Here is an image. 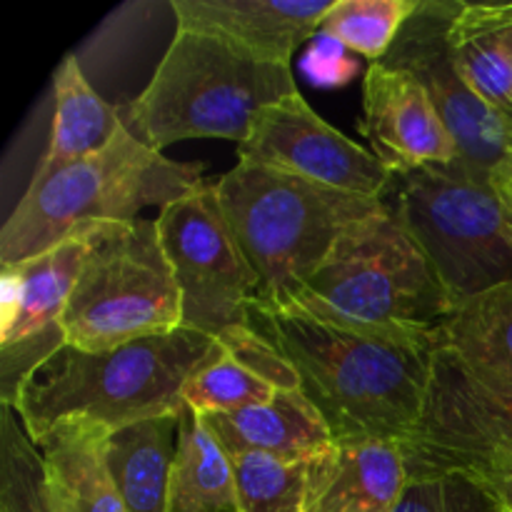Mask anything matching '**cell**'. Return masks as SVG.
I'll use <instances>...</instances> for the list:
<instances>
[{
	"label": "cell",
	"mask_w": 512,
	"mask_h": 512,
	"mask_svg": "<svg viewBox=\"0 0 512 512\" xmlns=\"http://www.w3.org/2000/svg\"><path fill=\"white\" fill-rule=\"evenodd\" d=\"M303 73L308 75L310 83L323 85V88H338L358 75V63L350 58L343 45L318 33L303 58Z\"/></svg>",
	"instance_id": "f546056e"
},
{
	"label": "cell",
	"mask_w": 512,
	"mask_h": 512,
	"mask_svg": "<svg viewBox=\"0 0 512 512\" xmlns=\"http://www.w3.org/2000/svg\"><path fill=\"white\" fill-rule=\"evenodd\" d=\"M333 0H173L178 28L213 33L263 60L290 65L320 33Z\"/></svg>",
	"instance_id": "9a60e30c"
},
{
	"label": "cell",
	"mask_w": 512,
	"mask_h": 512,
	"mask_svg": "<svg viewBox=\"0 0 512 512\" xmlns=\"http://www.w3.org/2000/svg\"><path fill=\"white\" fill-rule=\"evenodd\" d=\"M0 512H70L13 405L0 413Z\"/></svg>",
	"instance_id": "cb8c5ba5"
},
{
	"label": "cell",
	"mask_w": 512,
	"mask_h": 512,
	"mask_svg": "<svg viewBox=\"0 0 512 512\" xmlns=\"http://www.w3.org/2000/svg\"><path fill=\"white\" fill-rule=\"evenodd\" d=\"M105 438L103 428L65 423L35 443L70 512H128L105 463Z\"/></svg>",
	"instance_id": "44dd1931"
},
{
	"label": "cell",
	"mask_w": 512,
	"mask_h": 512,
	"mask_svg": "<svg viewBox=\"0 0 512 512\" xmlns=\"http://www.w3.org/2000/svg\"><path fill=\"white\" fill-rule=\"evenodd\" d=\"M240 512H305L310 488V460L278 458L268 453L230 455Z\"/></svg>",
	"instance_id": "484cf974"
},
{
	"label": "cell",
	"mask_w": 512,
	"mask_h": 512,
	"mask_svg": "<svg viewBox=\"0 0 512 512\" xmlns=\"http://www.w3.org/2000/svg\"><path fill=\"white\" fill-rule=\"evenodd\" d=\"M408 483L400 443H335L310 460L305 512H393Z\"/></svg>",
	"instance_id": "2e32d148"
},
{
	"label": "cell",
	"mask_w": 512,
	"mask_h": 512,
	"mask_svg": "<svg viewBox=\"0 0 512 512\" xmlns=\"http://www.w3.org/2000/svg\"><path fill=\"white\" fill-rule=\"evenodd\" d=\"M455 60L488 105L512 108V3H460L450 25Z\"/></svg>",
	"instance_id": "ffe728a7"
},
{
	"label": "cell",
	"mask_w": 512,
	"mask_h": 512,
	"mask_svg": "<svg viewBox=\"0 0 512 512\" xmlns=\"http://www.w3.org/2000/svg\"><path fill=\"white\" fill-rule=\"evenodd\" d=\"M288 308L358 333L405 335L443 330L455 305L385 205L343 230Z\"/></svg>",
	"instance_id": "5b68a950"
},
{
	"label": "cell",
	"mask_w": 512,
	"mask_h": 512,
	"mask_svg": "<svg viewBox=\"0 0 512 512\" xmlns=\"http://www.w3.org/2000/svg\"><path fill=\"white\" fill-rule=\"evenodd\" d=\"M220 355L218 340L190 328L103 353L63 345L25 378L13 408L35 443L65 423L115 433L140 420L183 413L185 383Z\"/></svg>",
	"instance_id": "7a4b0ae2"
},
{
	"label": "cell",
	"mask_w": 512,
	"mask_h": 512,
	"mask_svg": "<svg viewBox=\"0 0 512 512\" xmlns=\"http://www.w3.org/2000/svg\"><path fill=\"white\" fill-rule=\"evenodd\" d=\"M278 390L263 378L230 358L223 350L220 358L200 368L183 388V403L198 415L233 413L273 400Z\"/></svg>",
	"instance_id": "4316f807"
},
{
	"label": "cell",
	"mask_w": 512,
	"mask_h": 512,
	"mask_svg": "<svg viewBox=\"0 0 512 512\" xmlns=\"http://www.w3.org/2000/svg\"><path fill=\"white\" fill-rule=\"evenodd\" d=\"M238 160L378 200H385L395 183L373 150L320 118L300 93L260 110L250 138L238 145Z\"/></svg>",
	"instance_id": "4fadbf2b"
},
{
	"label": "cell",
	"mask_w": 512,
	"mask_h": 512,
	"mask_svg": "<svg viewBox=\"0 0 512 512\" xmlns=\"http://www.w3.org/2000/svg\"><path fill=\"white\" fill-rule=\"evenodd\" d=\"M393 512H500L493 495L463 473L410 480Z\"/></svg>",
	"instance_id": "83f0119b"
},
{
	"label": "cell",
	"mask_w": 512,
	"mask_h": 512,
	"mask_svg": "<svg viewBox=\"0 0 512 512\" xmlns=\"http://www.w3.org/2000/svg\"><path fill=\"white\" fill-rule=\"evenodd\" d=\"M95 228L80 230L45 253L3 265L0 285V385L3 405H15L20 385L65 345L60 318L95 243Z\"/></svg>",
	"instance_id": "7c38bea8"
},
{
	"label": "cell",
	"mask_w": 512,
	"mask_h": 512,
	"mask_svg": "<svg viewBox=\"0 0 512 512\" xmlns=\"http://www.w3.org/2000/svg\"><path fill=\"white\" fill-rule=\"evenodd\" d=\"M168 512H240L233 460L190 408L180 415Z\"/></svg>",
	"instance_id": "7402d4cb"
},
{
	"label": "cell",
	"mask_w": 512,
	"mask_h": 512,
	"mask_svg": "<svg viewBox=\"0 0 512 512\" xmlns=\"http://www.w3.org/2000/svg\"><path fill=\"white\" fill-rule=\"evenodd\" d=\"M250 325L295 368L335 443H405L428 400L443 330L358 333L290 308H250Z\"/></svg>",
	"instance_id": "6da1fadb"
},
{
	"label": "cell",
	"mask_w": 512,
	"mask_h": 512,
	"mask_svg": "<svg viewBox=\"0 0 512 512\" xmlns=\"http://www.w3.org/2000/svg\"><path fill=\"white\" fill-rule=\"evenodd\" d=\"M418 5L420 0H333L320 23V33L350 53L380 63L393 50Z\"/></svg>",
	"instance_id": "d4e9b609"
},
{
	"label": "cell",
	"mask_w": 512,
	"mask_h": 512,
	"mask_svg": "<svg viewBox=\"0 0 512 512\" xmlns=\"http://www.w3.org/2000/svg\"><path fill=\"white\" fill-rule=\"evenodd\" d=\"M458 5V0H420L383 63L405 70L428 90L458 145L455 163L490 183L508 158L512 140L503 113L470 88L455 60L450 25Z\"/></svg>",
	"instance_id": "8fae6325"
},
{
	"label": "cell",
	"mask_w": 512,
	"mask_h": 512,
	"mask_svg": "<svg viewBox=\"0 0 512 512\" xmlns=\"http://www.w3.org/2000/svg\"><path fill=\"white\" fill-rule=\"evenodd\" d=\"M410 480L480 458L512 460V380L440 348L418 428L400 443Z\"/></svg>",
	"instance_id": "30bf717a"
},
{
	"label": "cell",
	"mask_w": 512,
	"mask_h": 512,
	"mask_svg": "<svg viewBox=\"0 0 512 512\" xmlns=\"http://www.w3.org/2000/svg\"><path fill=\"white\" fill-rule=\"evenodd\" d=\"M213 185L258 273L260 298L253 305L263 308H288L343 230L388 205L250 160H238Z\"/></svg>",
	"instance_id": "8992f818"
},
{
	"label": "cell",
	"mask_w": 512,
	"mask_h": 512,
	"mask_svg": "<svg viewBox=\"0 0 512 512\" xmlns=\"http://www.w3.org/2000/svg\"><path fill=\"white\" fill-rule=\"evenodd\" d=\"M450 473H463L473 478L475 483L483 485L498 508L503 512H512V460L510 458H480L470 463L458 465Z\"/></svg>",
	"instance_id": "4dcf8cb0"
},
{
	"label": "cell",
	"mask_w": 512,
	"mask_h": 512,
	"mask_svg": "<svg viewBox=\"0 0 512 512\" xmlns=\"http://www.w3.org/2000/svg\"><path fill=\"white\" fill-rule=\"evenodd\" d=\"M298 93L290 65L258 58L220 35L175 28L148 88L128 105L123 123L158 153L183 140L243 145L260 110Z\"/></svg>",
	"instance_id": "3957f363"
},
{
	"label": "cell",
	"mask_w": 512,
	"mask_h": 512,
	"mask_svg": "<svg viewBox=\"0 0 512 512\" xmlns=\"http://www.w3.org/2000/svg\"><path fill=\"white\" fill-rule=\"evenodd\" d=\"M55 110L50 143L30 183H40L58 170L95 155L113 140L123 118L90 88L78 58L68 55L53 80Z\"/></svg>",
	"instance_id": "d6986e66"
},
{
	"label": "cell",
	"mask_w": 512,
	"mask_h": 512,
	"mask_svg": "<svg viewBox=\"0 0 512 512\" xmlns=\"http://www.w3.org/2000/svg\"><path fill=\"white\" fill-rule=\"evenodd\" d=\"M360 133L395 178L458 160V145L428 90L413 75L383 60L365 70Z\"/></svg>",
	"instance_id": "5bb4252c"
},
{
	"label": "cell",
	"mask_w": 512,
	"mask_h": 512,
	"mask_svg": "<svg viewBox=\"0 0 512 512\" xmlns=\"http://www.w3.org/2000/svg\"><path fill=\"white\" fill-rule=\"evenodd\" d=\"M183 328V298L155 220L100 223L60 318L65 345L90 353Z\"/></svg>",
	"instance_id": "52a82bcc"
},
{
	"label": "cell",
	"mask_w": 512,
	"mask_h": 512,
	"mask_svg": "<svg viewBox=\"0 0 512 512\" xmlns=\"http://www.w3.org/2000/svg\"><path fill=\"white\" fill-rule=\"evenodd\" d=\"M203 185V165L165 158L120 123L103 150L28 185L0 230V263L45 253L90 225L135 223Z\"/></svg>",
	"instance_id": "277c9868"
},
{
	"label": "cell",
	"mask_w": 512,
	"mask_h": 512,
	"mask_svg": "<svg viewBox=\"0 0 512 512\" xmlns=\"http://www.w3.org/2000/svg\"><path fill=\"white\" fill-rule=\"evenodd\" d=\"M503 118H505V125H508V133H510V140H512V108L505 110Z\"/></svg>",
	"instance_id": "d6a6232c"
},
{
	"label": "cell",
	"mask_w": 512,
	"mask_h": 512,
	"mask_svg": "<svg viewBox=\"0 0 512 512\" xmlns=\"http://www.w3.org/2000/svg\"><path fill=\"white\" fill-rule=\"evenodd\" d=\"M155 225L183 298V328L220 338L250 325L260 280L220 208L215 185L205 183L170 203Z\"/></svg>",
	"instance_id": "9c48e42d"
},
{
	"label": "cell",
	"mask_w": 512,
	"mask_h": 512,
	"mask_svg": "<svg viewBox=\"0 0 512 512\" xmlns=\"http://www.w3.org/2000/svg\"><path fill=\"white\" fill-rule=\"evenodd\" d=\"M390 205L458 308L512 283V215L485 180L463 165L398 175Z\"/></svg>",
	"instance_id": "ba28073f"
},
{
	"label": "cell",
	"mask_w": 512,
	"mask_h": 512,
	"mask_svg": "<svg viewBox=\"0 0 512 512\" xmlns=\"http://www.w3.org/2000/svg\"><path fill=\"white\" fill-rule=\"evenodd\" d=\"M200 418L228 455L268 453L305 460L335 445L328 423L303 390H278L263 405Z\"/></svg>",
	"instance_id": "e0dca14e"
},
{
	"label": "cell",
	"mask_w": 512,
	"mask_h": 512,
	"mask_svg": "<svg viewBox=\"0 0 512 512\" xmlns=\"http://www.w3.org/2000/svg\"><path fill=\"white\" fill-rule=\"evenodd\" d=\"M490 183H493L495 193L500 195V200H503L505 208H508L512 215V145H510L508 158H505V163L495 170V175Z\"/></svg>",
	"instance_id": "1f68e13d"
},
{
	"label": "cell",
	"mask_w": 512,
	"mask_h": 512,
	"mask_svg": "<svg viewBox=\"0 0 512 512\" xmlns=\"http://www.w3.org/2000/svg\"><path fill=\"white\" fill-rule=\"evenodd\" d=\"M215 340H218V345L230 358H235L240 365L253 370L258 378L273 385L275 390H300V378L293 365L253 325L228 330V333H223Z\"/></svg>",
	"instance_id": "f1b7e54d"
},
{
	"label": "cell",
	"mask_w": 512,
	"mask_h": 512,
	"mask_svg": "<svg viewBox=\"0 0 512 512\" xmlns=\"http://www.w3.org/2000/svg\"><path fill=\"white\" fill-rule=\"evenodd\" d=\"M500 512H503V510H500Z\"/></svg>",
	"instance_id": "836d02e7"
},
{
	"label": "cell",
	"mask_w": 512,
	"mask_h": 512,
	"mask_svg": "<svg viewBox=\"0 0 512 512\" xmlns=\"http://www.w3.org/2000/svg\"><path fill=\"white\" fill-rule=\"evenodd\" d=\"M180 415L140 420L105 438V463L128 512H168Z\"/></svg>",
	"instance_id": "ac0fdd59"
},
{
	"label": "cell",
	"mask_w": 512,
	"mask_h": 512,
	"mask_svg": "<svg viewBox=\"0 0 512 512\" xmlns=\"http://www.w3.org/2000/svg\"><path fill=\"white\" fill-rule=\"evenodd\" d=\"M443 345L512 380V283L460 303L445 320Z\"/></svg>",
	"instance_id": "603a6c76"
}]
</instances>
